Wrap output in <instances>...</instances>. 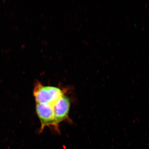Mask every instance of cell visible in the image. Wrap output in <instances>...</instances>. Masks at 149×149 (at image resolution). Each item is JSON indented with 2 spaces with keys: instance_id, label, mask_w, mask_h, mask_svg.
Instances as JSON below:
<instances>
[{
  "instance_id": "obj_2",
  "label": "cell",
  "mask_w": 149,
  "mask_h": 149,
  "mask_svg": "<svg viewBox=\"0 0 149 149\" xmlns=\"http://www.w3.org/2000/svg\"><path fill=\"white\" fill-rule=\"evenodd\" d=\"M70 103L65 95L52 104L54 114V128L59 131V125L68 117Z\"/></svg>"
},
{
  "instance_id": "obj_3",
  "label": "cell",
  "mask_w": 149,
  "mask_h": 149,
  "mask_svg": "<svg viewBox=\"0 0 149 149\" xmlns=\"http://www.w3.org/2000/svg\"><path fill=\"white\" fill-rule=\"evenodd\" d=\"M37 114L41 123L40 132L46 127L54 126V114L52 104L36 103Z\"/></svg>"
},
{
  "instance_id": "obj_1",
  "label": "cell",
  "mask_w": 149,
  "mask_h": 149,
  "mask_svg": "<svg viewBox=\"0 0 149 149\" xmlns=\"http://www.w3.org/2000/svg\"><path fill=\"white\" fill-rule=\"evenodd\" d=\"M65 93L64 90L58 87L37 83L34 87L33 95L36 103L53 104L64 96Z\"/></svg>"
}]
</instances>
